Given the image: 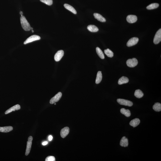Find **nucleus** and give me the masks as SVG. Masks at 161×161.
I'll return each instance as SVG.
<instances>
[{
	"label": "nucleus",
	"mask_w": 161,
	"mask_h": 161,
	"mask_svg": "<svg viewBox=\"0 0 161 161\" xmlns=\"http://www.w3.org/2000/svg\"><path fill=\"white\" fill-rule=\"evenodd\" d=\"M22 26L23 29L25 31H28L31 30V27L26 18L23 16H21L20 19Z\"/></svg>",
	"instance_id": "nucleus-1"
},
{
	"label": "nucleus",
	"mask_w": 161,
	"mask_h": 161,
	"mask_svg": "<svg viewBox=\"0 0 161 161\" xmlns=\"http://www.w3.org/2000/svg\"><path fill=\"white\" fill-rule=\"evenodd\" d=\"M138 62L136 59L133 58L129 59L126 61V64L128 67H133L137 66Z\"/></svg>",
	"instance_id": "nucleus-2"
},
{
	"label": "nucleus",
	"mask_w": 161,
	"mask_h": 161,
	"mask_svg": "<svg viewBox=\"0 0 161 161\" xmlns=\"http://www.w3.org/2000/svg\"><path fill=\"white\" fill-rule=\"evenodd\" d=\"M33 137L32 136H30L28 138V141L27 142V147L25 152V155L27 156L29 155L31 150Z\"/></svg>",
	"instance_id": "nucleus-3"
},
{
	"label": "nucleus",
	"mask_w": 161,
	"mask_h": 161,
	"mask_svg": "<svg viewBox=\"0 0 161 161\" xmlns=\"http://www.w3.org/2000/svg\"><path fill=\"white\" fill-rule=\"evenodd\" d=\"M117 102L120 104L129 107L132 106L133 104L132 102L124 99H118L117 100Z\"/></svg>",
	"instance_id": "nucleus-4"
},
{
	"label": "nucleus",
	"mask_w": 161,
	"mask_h": 161,
	"mask_svg": "<svg viewBox=\"0 0 161 161\" xmlns=\"http://www.w3.org/2000/svg\"><path fill=\"white\" fill-rule=\"evenodd\" d=\"M41 39L40 37L39 36L37 35H33L29 37L24 42V44H26L28 43H31V42L34 41L40 40Z\"/></svg>",
	"instance_id": "nucleus-5"
},
{
	"label": "nucleus",
	"mask_w": 161,
	"mask_h": 161,
	"mask_svg": "<svg viewBox=\"0 0 161 161\" xmlns=\"http://www.w3.org/2000/svg\"><path fill=\"white\" fill-rule=\"evenodd\" d=\"M161 41V29H160L157 31L154 36L153 42L154 44L159 43Z\"/></svg>",
	"instance_id": "nucleus-6"
},
{
	"label": "nucleus",
	"mask_w": 161,
	"mask_h": 161,
	"mask_svg": "<svg viewBox=\"0 0 161 161\" xmlns=\"http://www.w3.org/2000/svg\"><path fill=\"white\" fill-rule=\"evenodd\" d=\"M62 93L59 92L58 94H56L54 97L52 98L50 101V103L51 104H53V103L57 102L59 101V100L60 99L61 97L62 96Z\"/></svg>",
	"instance_id": "nucleus-7"
},
{
	"label": "nucleus",
	"mask_w": 161,
	"mask_h": 161,
	"mask_svg": "<svg viewBox=\"0 0 161 161\" xmlns=\"http://www.w3.org/2000/svg\"><path fill=\"white\" fill-rule=\"evenodd\" d=\"M139 41L138 38L134 37H133L130 39L127 42L126 45L128 47L132 46L137 44Z\"/></svg>",
	"instance_id": "nucleus-8"
},
{
	"label": "nucleus",
	"mask_w": 161,
	"mask_h": 161,
	"mask_svg": "<svg viewBox=\"0 0 161 161\" xmlns=\"http://www.w3.org/2000/svg\"><path fill=\"white\" fill-rule=\"evenodd\" d=\"M64 55V52L63 50L59 51L56 53L54 56V59L56 62L60 60Z\"/></svg>",
	"instance_id": "nucleus-9"
},
{
	"label": "nucleus",
	"mask_w": 161,
	"mask_h": 161,
	"mask_svg": "<svg viewBox=\"0 0 161 161\" xmlns=\"http://www.w3.org/2000/svg\"><path fill=\"white\" fill-rule=\"evenodd\" d=\"M126 20L128 22L133 23L137 21V16L135 15H129L126 17Z\"/></svg>",
	"instance_id": "nucleus-10"
},
{
	"label": "nucleus",
	"mask_w": 161,
	"mask_h": 161,
	"mask_svg": "<svg viewBox=\"0 0 161 161\" xmlns=\"http://www.w3.org/2000/svg\"><path fill=\"white\" fill-rule=\"evenodd\" d=\"M69 132V128L68 127L64 128L61 130L60 135L61 137L63 138H64L68 135Z\"/></svg>",
	"instance_id": "nucleus-11"
},
{
	"label": "nucleus",
	"mask_w": 161,
	"mask_h": 161,
	"mask_svg": "<svg viewBox=\"0 0 161 161\" xmlns=\"http://www.w3.org/2000/svg\"><path fill=\"white\" fill-rule=\"evenodd\" d=\"M20 108H21V107H20V105L19 104H16L7 110L5 112V114H8L12 111H15L16 110H20Z\"/></svg>",
	"instance_id": "nucleus-12"
},
{
	"label": "nucleus",
	"mask_w": 161,
	"mask_h": 161,
	"mask_svg": "<svg viewBox=\"0 0 161 161\" xmlns=\"http://www.w3.org/2000/svg\"><path fill=\"white\" fill-rule=\"evenodd\" d=\"M129 144L128 140L127 138L124 136L121 139L120 142V145L121 146L124 147H126L128 146Z\"/></svg>",
	"instance_id": "nucleus-13"
},
{
	"label": "nucleus",
	"mask_w": 161,
	"mask_h": 161,
	"mask_svg": "<svg viewBox=\"0 0 161 161\" xmlns=\"http://www.w3.org/2000/svg\"><path fill=\"white\" fill-rule=\"evenodd\" d=\"M13 130V127L11 126L0 127V132H8L12 131Z\"/></svg>",
	"instance_id": "nucleus-14"
},
{
	"label": "nucleus",
	"mask_w": 161,
	"mask_h": 161,
	"mask_svg": "<svg viewBox=\"0 0 161 161\" xmlns=\"http://www.w3.org/2000/svg\"><path fill=\"white\" fill-rule=\"evenodd\" d=\"M140 123V121L139 119L136 118L130 121V126H133V127H135L139 125Z\"/></svg>",
	"instance_id": "nucleus-15"
},
{
	"label": "nucleus",
	"mask_w": 161,
	"mask_h": 161,
	"mask_svg": "<svg viewBox=\"0 0 161 161\" xmlns=\"http://www.w3.org/2000/svg\"><path fill=\"white\" fill-rule=\"evenodd\" d=\"M94 15L95 18L101 22H105L106 21L105 19L100 14L95 13L94 14Z\"/></svg>",
	"instance_id": "nucleus-16"
},
{
	"label": "nucleus",
	"mask_w": 161,
	"mask_h": 161,
	"mask_svg": "<svg viewBox=\"0 0 161 161\" xmlns=\"http://www.w3.org/2000/svg\"><path fill=\"white\" fill-rule=\"evenodd\" d=\"M129 81V80L128 78L126 77L122 76L119 80L118 83L119 85H121L127 83Z\"/></svg>",
	"instance_id": "nucleus-17"
},
{
	"label": "nucleus",
	"mask_w": 161,
	"mask_h": 161,
	"mask_svg": "<svg viewBox=\"0 0 161 161\" xmlns=\"http://www.w3.org/2000/svg\"><path fill=\"white\" fill-rule=\"evenodd\" d=\"M64 6L65 8L67 9L68 10H69V11H71L74 14H77L76 10L75 9V8L73 7L71 5L67 4H65L64 5Z\"/></svg>",
	"instance_id": "nucleus-18"
},
{
	"label": "nucleus",
	"mask_w": 161,
	"mask_h": 161,
	"mask_svg": "<svg viewBox=\"0 0 161 161\" xmlns=\"http://www.w3.org/2000/svg\"><path fill=\"white\" fill-rule=\"evenodd\" d=\"M120 112L121 113L124 115L126 117H129L131 116V112L129 110H126L124 108H121L120 110Z\"/></svg>",
	"instance_id": "nucleus-19"
},
{
	"label": "nucleus",
	"mask_w": 161,
	"mask_h": 161,
	"mask_svg": "<svg viewBox=\"0 0 161 161\" xmlns=\"http://www.w3.org/2000/svg\"><path fill=\"white\" fill-rule=\"evenodd\" d=\"M88 30L93 32H96L98 31V29L97 27L94 25H89L88 26Z\"/></svg>",
	"instance_id": "nucleus-20"
},
{
	"label": "nucleus",
	"mask_w": 161,
	"mask_h": 161,
	"mask_svg": "<svg viewBox=\"0 0 161 161\" xmlns=\"http://www.w3.org/2000/svg\"><path fill=\"white\" fill-rule=\"evenodd\" d=\"M102 76L101 71H99L97 74L96 79L95 83L96 84H99L101 81Z\"/></svg>",
	"instance_id": "nucleus-21"
},
{
	"label": "nucleus",
	"mask_w": 161,
	"mask_h": 161,
	"mask_svg": "<svg viewBox=\"0 0 161 161\" xmlns=\"http://www.w3.org/2000/svg\"><path fill=\"white\" fill-rule=\"evenodd\" d=\"M144 94L143 92L140 89H137L135 90L134 94V95L136 97L138 98H140L142 97Z\"/></svg>",
	"instance_id": "nucleus-22"
},
{
	"label": "nucleus",
	"mask_w": 161,
	"mask_h": 161,
	"mask_svg": "<svg viewBox=\"0 0 161 161\" xmlns=\"http://www.w3.org/2000/svg\"><path fill=\"white\" fill-rule=\"evenodd\" d=\"M153 109L156 112H160L161 111V104L159 103H156L153 106Z\"/></svg>",
	"instance_id": "nucleus-23"
},
{
	"label": "nucleus",
	"mask_w": 161,
	"mask_h": 161,
	"mask_svg": "<svg viewBox=\"0 0 161 161\" xmlns=\"http://www.w3.org/2000/svg\"><path fill=\"white\" fill-rule=\"evenodd\" d=\"M96 51L98 56L101 59H104V55L103 54L102 50L100 48L98 47H97L96 48Z\"/></svg>",
	"instance_id": "nucleus-24"
},
{
	"label": "nucleus",
	"mask_w": 161,
	"mask_h": 161,
	"mask_svg": "<svg viewBox=\"0 0 161 161\" xmlns=\"http://www.w3.org/2000/svg\"><path fill=\"white\" fill-rule=\"evenodd\" d=\"M159 4L157 3H152L146 7V8L148 10L158 8L159 7Z\"/></svg>",
	"instance_id": "nucleus-25"
},
{
	"label": "nucleus",
	"mask_w": 161,
	"mask_h": 161,
	"mask_svg": "<svg viewBox=\"0 0 161 161\" xmlns=\"http://www.w3.org/2000/svg\"><path fill=\"white\" fill-rule=\"evenodd\" d=\"M105 53L107 55V57L110 58L113 57L114 55V53L112 51L109 49H107L104 51Z\"/></svg>",
	"instance_id": "nucleus-26"
},
{
	"label": "nucleus",
	"mask_w": 161,
	"mask_h": 161,
	"mask_svg": "<svg viewBox=\"0 0 161 161\" xmlns=\"http://www.w3.org/2000/svg\"><path fill=\"white\" fill-rule=\"evenodd\" d=\"M40 1L48 6H51L53 3L52 0H40Z\"/></svg>",
	"instance_id": "nucleus-27"
},
{
	"label": "nucleus",
	"mask_w": 161,
	"mask_h": 161,
	"mask_svg": "<svg viewBox=\"0 0 161 161\" xmlns=\"http://www.w3.org/2000/svg\"><path fill=\"white\" fill-rule=\"evenodd\" d=\"M45 161H55V158L53 156H49L46 158Z\"/></svg>",
	"instance_id": "nucleus-28"
},
{
	"label": "nucleus",
	"mask_w": 161,
	"mask_h": 161,
	"mask_svg": "<svg viewBox=\"0 0 161 161\" xmlns=\"http://www.w3.org/2000/svg\"><path fill=\"white\" fill-rule=\"evenodd\" d=\"M53 138V137L51 135H50L49 137H48V140H49L50 141H51Z\"/></svg>",
	"instance_id": "nucleus-29"
},
{
	"label": "nucleus",
	"mask_w": 161,
	"mask_h": 161,
	"mask_svg": "<svg viewBox=\"0 0 161 161\" xmlns=\"http://www.w3.org/2000/svg\"><path fill=\"white\" fill-rule=\"evenodd\" d=\"M48 144V142L47 141H44L42 143V145L43 146H45L47 145Z\"/></svg>",
	"instance_id": "nucleus-30"
},
{
	"label": "nucleus",
	"mask_w": 161,
	"mask_h": 161,
	"mask_svg": "<svg viewBox=\"0 0 161 161\" xmlns=\"http://www.w3.org/2000/svg\"><path fill=\"white\" fill-rule=\"evenodd\" d=\"M23 14L22 11H20V14L21 15V16H22Z\"/></svg>",
	"instance_id": "nucleus-31"
},
{
	"label": "nucleus",
	"mask_w": 161,
	"mask_h": 161,
	"mask_svg": "<svg viewBox=\"0 0 161 161\" xmlns=\"http://www.w3.org/2000/svg\"><path fill=\"white\" fill-rule=\"evenodd\" d=\"M32 32H34V31L33 30H32Z\"/></svg>",
	"instance_id": "nucleus-32"
},
{
	"label": "nucleus",
	"mask_w": 161,
	"mask_h": 161,
	"mask_svg": "<svg viewBox=\"0 0 161 161\" xmlns=\"http://www.w3.org/2000/svg\"><path fill=\"white\" fill-rule=\"evenodd\" d=\"M31 30H33V28H31Z\"/></svg>",
	"instance_id": "nucleus-33"
},
{
	"label": "nucleus",
	"mask_w": 161,
	"mask_h": 161,
	"mask_svg": "<svg viewBox=\"0 0 161 161\" xmlns=\"http://www.w3.org/2000/svg\"><path fill=\"white\" fill-rule=\"evenodd\" d=\"M55 105H56V103H55Z\"/></svg>",
	"instance_id": "nucleus-34"
}]
</instances>
